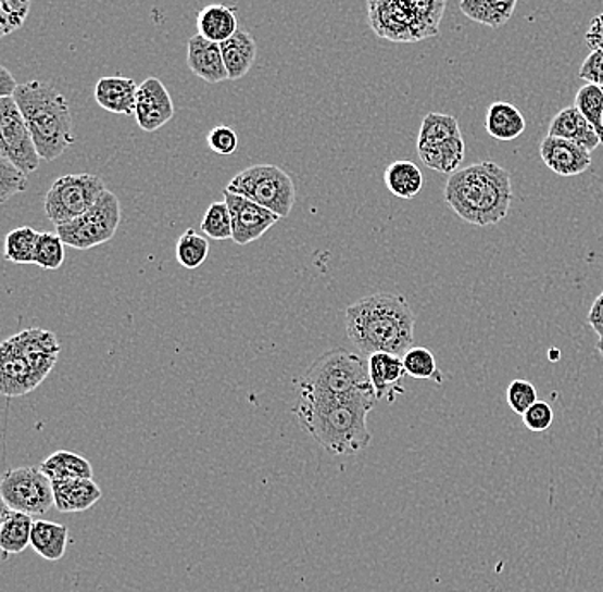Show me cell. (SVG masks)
Instances as JSON below:
<instances>
[{
  "mask_svg": "<svg viewBox=\"0 0 603 592\" xmlns=\"http://www.w3.org/2000/svg\"><path fill=\"white\" fill-rule=\"evenodd\" d=\"M376 392H361L343 400L297 401L293 415L302 430L324 451L335 455H355L367 448L373 436L367 416L376 404Z\"/></svg>",
  "mask_w": 603,
  "mask_h": 592,
  "instance_id": "1",
  "label": "cell"
},
{
  "mask_svg": "<svg viewBox=\"0 0 603 592\" xmlns=\"http://www.w3.org/2000/svg\"><path fill=\"white\" fill-rule=\"evenodd\" d=\"M347 336L362 355H405L415 341V315L403 294L376 293L344 312Z\"/></svg>",
  "mask_w": 603,
  "mask_h": 592,
  "instance_id": "2",
  "label": "cell"
},
{
  "mask_svg": "<svg viewBox=\"0 0 603 592\" xmlns=\"http://www.w3.org/2000/svg\"><path fill=\"white\" fill-rule=\"evenodd\" d=\"M444 199L457 218L468 225H499L510 214L511 174L494 162L457 169L445 184Z\"/></svg>",
  "mask_w": 603,
  "mask_h": 592,
  "instance_id": "3",
  "label": "cell"
},
{
  "mask_svg": "<svg viewBox=\"0 0 603 592\" xmlns=\"http://www.w3.org/2000/svg\"><path fill=\"white\" fill-rule=\"evenodd\" d=\"M38 154L45 162L61 158L74 144L73 115L70 101L58 89L43 81L20 85L14 95Z\"/></svg>",
  "mask_w": 603,
  "mask_h": 592,
  "instance_id": "4",
  "label": "cell"
},
{
  "mask_svg": "<svg viewBox=\"0 0 603 592\" xmlns=\"http://www.w3.org/2000/svg\"><path fill=\"white\" fill-rule=\"evenodd\" d=\"M361 392H374L368 363L343 348L326 351L299 379L300 400H343Z\"/></svg>",
  "mask_w": 603,
  "mask_h": 592,
  "instance_id": "5",
  "label": "cell"
},
{
  "mask_svg": "<svg viewBox=\"0 0 603 592\" xmlns=\"http://www.w3.org/2000/svg\"><path fill=\"white\" fill-rule=\"evenodd\" d=\"M368 25L394 43H415L436 37L445 0H367Z\"/></svg>",
  "mask_w": 603,
  "mask_h": 592,
  "instance_id": "6",
  "label": "cell"
},
{
  "mask_svg": "<svg viewBox=\"0 0 603 592\" xmlns=\"http://www.w3.org/2000/svg\"><path fill=\"white\" fill-rule=\"evenodd\" d=\"M230 192L257 202L280 218H287L296 206V184L276 165H254L242 169L227 186Z\"/></svg>",
  "mask_w": 603,
  "mask_h": 592,
  "instance_id": "7",
  "label": "cell"
},
{
  "mask_svg": "<svg viewBox=\"0 0 603 592\" xmlns=\"http://www.w3.org/2000/svg\"><path fill=\"white\" fill-rule=\"evenodd\" d=\"M106 187L93 174H70L53 181L45 196V213L53 226L65 225L79 218L97 204Z\"/></svg>",
  "mask_w": 603,
  "mask_h": 592,
  "instance_id": "8",
  "label": "cell"
},
{
  "mask_svg": "<svg viewBox=\"0 0 603 592\" xmlns=\"http://www.w3.org/2000/svg\"><path fill=\"white\" fill-rule=\"evenodd\" d=\"M121 219V201L114 192L106 189L91 210L73 222L55 226V231L64 240L65 245L77 250H89L110 242L117 234Z\"/></svg>",
  "mask_w": 603,
  "mask_h": 592,
  "instance_id": "9",
  "label": "cell"
},
{
  "mask_svg": "<svg viewBox=\"0 0 603 592\" xmlns=\"http://www.w3.org/2000/svg\"><path fill=\"white\" fill-rule=\"evenodd\" d=\"M2 502L13 511L43 516L55 505L53 481L35 466L8 469L0 481Z\"/></svg>",
  "mask_w": 603,
  "mask_h": 592,
  "instance_id": "10",
  "label": "cell"
},
{
  "mask_svg": "<svg viewBox=\"0 0 603 592\" xmlns=\"http://www.w3.org/2000/svg\"><path fill=\"white\" fill-rule=\"evenodd\" d=\"M0 156L8 158L26 175L33 174L41 162L28 124L14 98H0Z\"/></svg>",
  "mask_w": 603,
  "mask_h": 592,
  "instance_id": "11",
  "label": "cell"
},
{
  "mask_svg": "<svg viewBox=\"0 0 603 592\" xmlns=\"http://www.w3.org/2000/svg\"><path fill=\"white\" fill-rule=\"evenodd\" d=\"M223 199L230 207L231 225H234V237L231 240L237 245H249L257 238L263 237L269 228L280 222L278 214L272 213L266 207L260 206L257 202L243 198L239 193L225 189Z\"/></svg>",
  "mask_w": 603,
  "mask_h": 592,
  "instance_id": "12",
  "label": "cell"
},
{
  "mask_svg": "<svg viewBox=\"0 0 603 592\" xmlns=\"http://www.w3.org/2000/svg\"><path fill=\"white\" fill-rule=\"evenodd\" d=\"M174 101L159 77H148L139 85L134 118L145 133L162 129L174 118Z\"/></svg>",
  "mask_w": 603,
  "mask_h": 592,
  "instance_id": "13",
  "label": "cell"
},
{
  "mask_svg": "<svg viewBox=\"0 0 603 592\" xmlns=\"http://www.w3.org/2000/svg\"><path fill=\"white\" fill-rule=\"evenodd\" d=\"M9 343L13 344L21 355L28 360L29 365H32L33 370L37 371L41 382L52 371V368L55 367L59 351H61V344H59L55 335L45 331V329H38V327L26 329V331L9 338Z\"/></svg>",
  "mask_w": 603,
  "mask_h": 592,
  "instance_id": "14",
  "label": "cell"
},
{
  "mask_svg": "<svg viewBox=\"0 0 603 592\" xmlns=\"http://www.w3.org/2000/svg\"><path fill=\"white\" fill-rule=\"evenodd\" d=\"M540 156L547 168L560 177H576L591 166V151L566 139L547 136L540 144Z\"/></svg>",
  "mask_w": 603,
  "mask_h": 592,
  "instance_id": "15",
  "label": "cell"
},
{
  "mask_svg": "<svg viewBox=\"0 0 603 592\" xmlns=\"http://www.w3.org/2000/svg\"><path fill=\"white\" fill-rule=\"evenodd\" d=\"M0 391L8 398L28 394L41 383L28 360L9 343V339L0 347Z\"/></svg>",
  "mask_w": 603,
  "mask_h": 592,
  "instance_id": "16",
  "label": "cell"
},
{
  "mask_svg": "<svg viewBox=\"0 0 603 592\" xmlns=\"http://www.w3.org/2000/svg\"><path fill=\"white\" fill-rule=\"evenodd\" d=\"M187 67L210 85H218L228 79L222 45L206 40L199 33L187 41Z\"/></svg>",
  "mask_w": 603,
  "mask_h": 592,
  "instance_id": "17",
  "label": "cell"
},
{
  "mask_svg": "<svg viewBox=\"0 0 603 592\" xmlns=\"http://www.w3.org/2000/svg\"><path fill=\"white\" fill-rule=\"evenodd\" d=\"M368 377L373 383L377 400H394V395L403 394L405 389L400 386L406 375L403 356L393 353H374L368 356Z\"/></svg>",
  "mask_w": 603,
  "mask_h": 592,
  "instance_id": "18",
  "label": "cell"
},
{
  "mask_svg": "<svg viewBox=\"0 0 603 592\" xmlns=\"http://www.w3.org/2000/svg\"><path fill=\"white\" fill-rule=\"evenodd\" d=\"M55 508L64 514L86 512L102 500V490L88 478H71V480L53 481Z\"/></svg>",
  "mask_w": 603,
  "mask_h": 592,
  "instance_id": "19",
  "label": "cell"
},
{
  "mask_svg": "<svg viewBox=\"0 0 603 592\" xmlns=\"http://www.w3.org/2000/svg\"><path fill=\"white\" fill-rule=\"evenodd\" d=\"M138 88L130 77H102L95 86V100L106 112L115 115H134Z\"/></svg>",
  "mask_w": 603,
  "mask_h": 592,
  "instance_id": "20",
  "label": "cell"
},
{
  "mask_svg": "<svg viewBox=\"0 0 603 592\" xmlns=\"http://www.w3.org/2000/svg\"><path fill=\"white\" fill-rule=\"evenodd\" d=\"M549 136L583 146L591 153L602 144L595 127L579 113L576 106H567L552 118L551 125H549Z\"/></svg>",
  "mask_w": 603,
  "mask_h": 592,
  "instance_id": "21",
  "label": "cell"
},
{
  "mask_svg": "<svg viewBox=\"0 0 603 592\" xmlns=\"http://www.w3.org/2000/svg\"><path fill=\"white\" fill-rule=\"evenodd\" d=\"M33 516L4 505L0 522V550L8 555H20L32 546Z\"/></svg>",
  "mask_w": 603,
  "mask_h": 592,
  "instance_id": "22",
  "label": "cell"
},
{
  "mask_svg": "<svg viewBox=\"0 0 603 592\" xmlns=\"http://www.w3.org/2000/svg\"><path fill=\"white\" fill-rule=\"evenodd\" d=\"M219 45H222L223 61L227 65L228 79L237 81L248 76L257 56V43L251 33L239 29L234 37Z\"/></svg>",
  "mask_w": 603,
  "mask_h": 592,
  "instance_id": "23",
  "label": "cell"
},
{
  "mask_svg": "<svg viewBox=\"0 0 603 592\" xmlns=\"http://www.w3.org/2000/svg\"><path fill=\"white\" fill-rule=\"evenodd\" d=\"M486 129L490 138L498 141H515L527 129V121L515 105L506 101H495L487 112Z\"/></svg>",
  "mask_w": 603,
  "mask_h": 592,
  "instance_id": "24",
  "label": "cell"
},
{
  "mask_svg": "<svg viewBox=\"0 0 603 592\" xmlns=\"http://www.w3.org/2000/svg\"><path fill=\"white\" fill-rule=\"evenodd\" d=\"M67 543H70V529L62 524L41 519L33 524L32 549L45 560L59 562L64 558Z\"/></svg>",
  "mask_w": 603,
  "mask_h": 592,
  "instance_id": "25",
  "label": "cell"
},
{
  "mask_svg": "<svg viewBox=\"0 0 603 592\" xmlns=\"http://www.w3.org/2000/svg\"><path fill=\"white\" fill-rule=\"evenodd\" d=\"M418 156L427 168L439 174H456L465 160V141L462 138L438 142V144L417 146Z\"/></svg>",
  "mask_w": 603,
  "mask_h": 592,
  "instance_id": "26",
  "label": "cell"
},
{
  "mask_svg": "<svg viewBox=\"0 0 603 592\" xmlns=\"http://www.w3.org/2000/svg\"><path fill=\"white\" fill-rule=\"evenodd\" d=\"M518 0H462L460 9L468 20L478 25L498 29L515 14Z\"/></svg>",
  "mask_w": 603,
  "mask_h": 592,
  "instance_id": "27",
  "label": "cell"
},
{
  "mask_svg": "<svg viewBox=\"0 0 603 592\" xmlns=\"http://www.w3.org/2000/svg\"><path fill=\"white\" fill-rule=\"evenodd\" d=\"M239 32L237 16L230 8L222 4H211L201 9L198 16V33L206 40L223 43Z\"/></svg>",
  "mask_w": 603,
  "mask_h": 592,
  "instance_id": "28",
  "label": "cell"
},
{
  "mask_svg": "<svg viewBox=\"0 0 603 592\" xmlns=\"http://www.w3.org/2000/svg\"><path fill=\"white\" fill-rule=\"evenodd\" d=\"M385 184L389 192L398 199L410 201L420 193L424 187V175L415 163L409 160H397L386 168Z\"/></svg>",
  "mask_w": 603,
  "mask_h": 592,
  "instance_id": "29",
  "label": "cell"
},
{
  "mask_svg": "<svg viewBox=\"0 0 603 592\" xmlns=\"http://www.w3.org/2000/svg\"><path fill=\"white\" fill-rule=\"evenodd\" d=\"M41 471L50 480H71V478H88L93 480V468L86 457L70 451H58L41 463Z\"/></svg>",
  "mask_w": 603,
  "mask_h": 592,
  "instance_id": "30",
  "label": "cell"
},
{
  "mask_svg": "<svg viewBox=\"0 0 603 592\" xmlns=\"http://www.w3.org/2000/svg\"><path fill=\"white\" fill-rule=\"evenodd\" d=\"M454 138H462L457 118L445 113H429L422 122L417 146L438 144Z\"/></svg>",
  "mask_w": 603,
  "mask_h": 592,
  "instance_id": "31",
  "label": "cell"
},
{
  "mask_svg": "<svg viewBox=\"0 0 603 592\" xmlns=\"http://www.w3.org/2000/svg\"><path fill=\"white\" fill-rule=\"evenodd\" d=\"M40 234L32 226H20L5 237V261L14 264H33Z\"/></svg>",
  "mask_w": 603,
  "mask_h": 592,
  "instance_id": "32",
  "label": "cell"
},
{
  "mask_svg": "<svg viewBox=\"0 0 603 592\" xmlns=\"http://www.w3.org/2000/svg\"><path fill=\"white\" fill-rule=\"evenodd\" d=\"M208 254H210V242L198 231L187 230L177 238L175 257H177L178 264L186 269H198L203 266Z\"/></svg>",
  "mask_w": 603,
  "mask_h": 592,
  "instance_id": "33",
  "label": "cell"
},
{
  "mask_svg": "<svg viewBox=\"0 0 603 592\" xmlns=\"http://www.w3.org/2000/svg\"><path fill=\"white\" fill-rule=\"evenodd\" d=\"M201 230L208 238L225 242L234 237V225H231L230 207L227 201L211 202L210 207L204 211L201 219Z\"/></svg>",
  "mask_w": 603,
  "mask_h": 592,
  "instance_id": "34",
  "label": "cell"
},
{
  "mask_svg": "<svg viewBox=\"0 0 603 592\" xmlns=\"http://www.w3.org/2000/svg\"><path fill=\"white\" fill-rule=\"evenodd\" d=\"M406 375L412 379L434 380L442 383V374L438 368V362L434 358L432 351L427 348L412 347L403 355Z\"/></svg>",
  "mask_w": 603,
  "mask_h": 592,
  "instance_id": "35",
  "label": "cell"
},
{
  "mask_svg": "<svg viewBox=\"0 0 603 592\" xmlns=\"http://www.w3.org/2000/svg\"><path fill=\"white\" fill-rule=\"evenodd\" d=\"M575 106L595 127L603 144V88L587 83L583 88L578 89Z\"/></svg>",
  "mask_w": 603,
  "mask_h": 592,
  "instance_id": "36",
  "label": "cell"
},
{
  "mask_svg": "<svg viewBox=\"0 0 603 592\" xmlns=\"http://www.w3.org/2000/svg\"><path fill=\"white\" fill-rule=\"evenodd\" d=\"M64 247V240L59 237L58 231H55V234L43 231V234H40V237H38L33 264H37L38 267L45 270L61 269L65 261Z\"/></svg>",
  "mask_w": 603,
  "mask_h": 592,
  "instance_id": "37",
  "label": "cell"
},
{
  "mask_svg": "<svg viewBox=\"0 0 603 592\" xmlns=\"http://www.w3.org/2000/svg\"><path fill=\"white\" fill-rule=\"evenodd\" d=\"M32 0H0V35L8 37L23 28L28 20Z\"/></svg>",
  "mask_w": 603,
  "mask_h": 592,
  "instance_id": "38",
  "label": "cell"
},
{
  "mask_svg": "<svg viewBox=\"0 0 603 592\" xmlns=\"http://www.w3.org/2000/svg\"><path fill=\"white\" fill-rule=\"evenodd\" d=\"M28 189V175L21 172L8 158L0 156V202H8L16 193Z\"/></svg>",
  "mask_w": 603,
  "mask_h": 592,
  "instance_id": "39",
  "label": "cell"
},
{
  "mask_svg": "<svg viewBox=\"0 0 603 592\" xmlns=\"http://www.w3.org/2000/svg\"><path fill=\"white\" fill-rule=\"evenodd\" d=\"M507 406L518 415H525L537 401H539V392L535 389L533 383L528 380L516 379L507 386L506 391Z\"/></svg>",
  "mask_w": 603,
  "mask_h": 592,
  "instance_id": "40",
  "label": "cell"
},
{
  "mask_svg": "<svg viewBox=\"0 0 603 592\" xmlns=\"http://www.w3.org/2000/svg\"><path fill=\"white\" fill-rule=\"evenodd\" d=\"M208 146L213 153L219 154V156H230L239 148V138L231 127L218 125L208 134Z\"/></svg>",
  "mask_w": 603,
  "mask_h": 592,
  "instance_id": "41",
  "label": "cell"
},
{
  "mask_svg": "<svg viewBox=\"0 0 603 592\" xmlns=\"http://www.w3.org/2000/svg\"><path fill=\"white\" fill-rule=\"evenodd\" d=\"M522 418L523 425L528 430L533 431V433H543V431L551 428L552 421H554V410L545 401H537L530 410L525 412Z\"/></svg>",
  "mask_w": 603,
  "mask_h": 592,
  "instance_id": "42",
  "label": "cell"
},
{
  "mask_svg": "<svg viewBox=\"0 0 603 592\" xmlns=\"http://www.w3.org/2000/svg\"><path fill=\"white\" fill-rule=\"evenodd\" d=\"M579 79L603 88V49L591 50L579 70Z\"/></svg>",
  "mask_w": 603,
  "mask_h": 592,
  "instance_id": "43",
  "label": "cell"
},
{
  "mask_svg": "<svg viewBox=\"0 0 603 592\" xmlns=\"http://www.w3.org/2000/svg\"><path fill=\"white\" fill-rule=\"evenodd\" d=\"M585 40L590 50L603 49V13L590 21V28L585 35Z\"/></svg>",
  "mask_w": 603,
  "mask_h": 592,
  "instance_id": "44",
  "label": "cell"
},
{
  "mask_svg": "<svg viewBox=\"0 0 603 592\" xmlns=\"http://www.w3.org/2000/svg\"><path fill=\"white\" fill-rule=\"evenodd\" d=\"M588 324L596 332V336L603 339V290L591 305L590 312H588Z\"/></svg>",
  "mask_w": 603,
  "mask_h": 592,
  "instance_id": "45",
  "label": "cell"
},
{
  "mask_svg": "<svg viewBox=\"0 0 603 592\" xmlns=\"http://www.w3.org/2000/svg\"><path fill=\"white\" fill-rule=\"evenodd\" d=\"M17 85L13 74L9 73L8 67H0V98H13L16 95Z\"/></svg>",
  "mask_w": 603,
  "mask_h": 592,
  "instance_id": "46",
  "label": "cell"
},
{
  "mask_svg": "<svg viewBox=\"0 0 603 592\" xmlns=\"http://www.w3.org/2000/svg\"><path fill=\"white\" fill-rule=\"evenodd\" d=\"M596 350H599L600 355L603 356V339H599V343H596Z\"/></svg>",
  "mask_w": 603,
  "mask_h": 592,
  "instance_id": "47",
  "label": "cell"
}]
</instances>
